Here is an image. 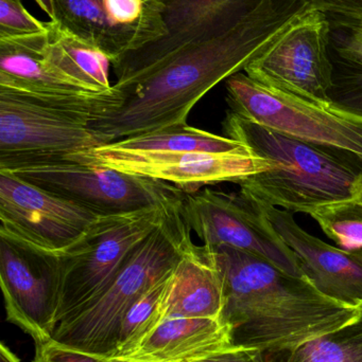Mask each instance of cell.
Listing matches in <instances>:
<instances>
[{
  "instance_id": "603a6c76",
  "label": "cell",
  "mask_w": 362,
  "mask_h": 362,
  "mask_svg": "<svg viewBox=\"0 0 362 362\" xmlns=\"http://www.w3.org/2000/svg\"><path fill=\"white\" fill-rule=\"evenodd\" d=\"M174 270V269H172ZM171 272L151 286L128 310L121 321L114 357H127L136 350L145 338L163 321L162 300ZM113 357V358H114Z\"/></svg>"
},
{
  "instance_id": "4dcf8cb0",
  "label": "cell",
  "mask_w": 362,
  "mask_h": 362,
  "mask_svg": "<svg viewBox=\"0 0 362 362\" xmlns=\"http://www.w3.org/2000/svg\"><path fill=\"white\" fill-rule=\"evenodd\" d=\"M40 8L50 17L53 18V4L52 0H35Z\"/></svg>"
},
{
  "instance_id": "4fadbf2b",
  "label": "cell",
  "mask_w": 362,
  "mask_h": 362,
  "mask_svg": "<svg viewBox=\"0 0 362 362\" xmlns=\"http://www.w3.org/2000/svg\"><path fill=\"white\" fill-rule=\"evenodd\" d=\"M65 159L165 181L186 194L197 193L205 185L238 183L272 168L269 161L253 154L136 152L113 144L74 153Z\"/></svg>"
},
{
  "instance_id": "6da1fadb",
  "label": "cell",
  "mask_w": 362,
  "mask_h": 362,
  "mask_svg": "<svg viewBox=\"0 0 362 362\" xmlns=\"http://www.w3.org/2000/svg\"><path fill=\"white\" fill-rule=\"evenodd\" d=\"M312 8L307 0H261L231 29L188 45L131 80L113 85L123 93V103L89 127L106 144L187 124L208 91L244 70Z\"/></svg>"
},
{
  "instance_id": "30bf717a",
  "label": "cell",
  "mask_w": 362,
  "mask_h": 362,
  "mask_svg": "<svg viewBox=\"0 0 362 362\" xmlns=\"http://www.w3.org/2000/svg\"><path fill=\"white\" fill-rule=\"evenodd\" d=\"M329 40V15L312 8L250 62L244 74L269 88L329 108L333 86Z\"/></svg>"
},
{
  "instance_id": "44dd1931",
  "label": "cell",
  "mask_w": 362,
  "mask_h": 362,
  "mask_svg": "<svg viewBox=\"0 0 362 362\" xmlns=\"http://www.w3.org/2000/svg\"><path fill=\"white\" fill-rule=\"evenodd\" d=\"M136 152H204L214 154H252L237 140L218 136L191 125H179L110 142Z\"/></svg>"
},
{
  "instance_id": "e0dca14e",
  "label": "cell",
  "mask_w": 362,
  "mask_h": 362,
  "mask_svg": "<svg viewBox=\"0 0 362 362\" xmlns=\"http://www.w3.org/2000/svg\"><path fill=\"white\" fill-rule=\"evenodd\" d=\"M225 298L208 249L185 242L162 300V318L220 319Z\"/></svg>"
},
{
  "instance_id": "277c9868",
  "label": "cell",
  "mask_w": 362,
  "mask_h": 362,
  "mask_svg": "<svg viewBox=\"0 0 362 362\" xmlns=\"http://www.w3.org/2000/svg\"><path fill=\"white\" fill-rule=\"evenodd\" d=\"M182 206L183 200L168 210L161 225L134 249L108 289L78 314L61 321L52 339L83 352L115 356L123 317L140 296L174 269L191 238Z\"/></svg>"
},
{
  "instance_id": "ac0fdd59",
  "label": "cell",
  "mask_w": 362,
  "mask_h": 362,
  "mask_svg": "<svg viewBox=\"0 0 362 362\" xmlns=\"http://www.w3.org/2000/svg\"><path fill=\"white\" fill-rule=\"evenodd\" d=\"M52 4L51 21L81 42L106 53L112 64L167 32L157 25L118 27L108 17L104 0H52Z\"/></svg>"
},
{
  "instance_id": "7a4b0ae2",
  "label": "cell",
  "mask_w": 362,
  "mask_h": 362,
  "mask_svg": "<svg viewBox=\"0 0 362 362\" xmlns=\"http://www.w3.org/2000/svg\"><path fill=\"white\" fill-rule=\"evenodd\" d=\"M204 246V245H203ZM205 247L222 283L221 321L232 344L261 353L297 348L356 320L350 308L264 257L230 246Z\"/></svg>"
},
{
  "instance_id": "cb8c5ba5",
  "label": "cell",
  "mask_w": 362,
  "mask_h": 362,
  "mask_svg": "<svg viewBox=\"0 0 362 362\" xmlns=\"http://www.w3.org/2000/svg\"><path fill=\"white\" fill-rule=\"evenodd\" d=\"M308 214L340 248L362 249V202L357 198L325 204Z\"/></svg>"
},
{
  "instance_id": "836d02e7",
  "label": "cell",
  "mask_w": 362,
  "mask_h": 362,
  "mask_svg": "<svg viewBox=\"0 0 362 362\" xmlns=\"http://www.w3.org/2000/svg\"><path fill=\"white\" fill-rule=\"evenodd\" d=\"M351 21H354L355 23H358V25H361V27H362V18L361 19H351Z\"/></svg>"
},
{
  "instance_id": "484cf974",
  "label": "cell",
  "mask_w": 362,
  "mask_h": 362,
  "mask_svg": "<svg viewBox=\"0 0 362 362\" xmlns=\"http://www.w3.org/2000/svg\"><path fill=\"white\" fill-rule=\"evenodd\" d=\"M46 29L47 23L32 16L21 0H0V36L27 35Z\"/></svg>"
},
{
  "instance_id": "4316f807",
  "label": "cell",
  "mask_w": 362,
  "mask_h": 362,
  "mask_svg": "<svg viewBox=\"0 0 362 362\" xmlns=\"http://www.w3.org/2000/svg\"><path fill=\"white\" fill-rule=\"evenodd\" d=\"M33 362H111V359L83 352L51 338L48 341L36 344Z\"/></svg>"
},
{
  "instance_id": "1f68e13d",
  "label": "cell",
  "mask_w": 362,
  "mask_h": 362,
  "mask_svg": "<svg viewBox=\"0 0 362 362\" xmlns=\"http://www.w3.org/2000/svg\"><path fill=\"white\" fill-rule=\"evenodd\" d=\"M110 359L111 362H159L150 361H140V359L129 358V357H114V358Z\"/></svg>"
},
{
  "instance_id": "9c48e42d",
  "label": "cell",
  "mask_w": 362,
  "mask_h": 362,
  "mask_svg": "<svg viewBox=\"0 0 362 362\" xmlns=\"http://www.w3.org/2000/svg\"><path fill=\"white\" fill-rule=\"evenodd\" d=\"M6 171L104 215L165 206L186 194L165 181L65 158L25 163Z\"/></svg>"
},
{
  "instance_id": "ffe728a7",
  "label": "cell",
  "mask_w": 362,
  "mask_h": 362,
  "mask_svg": "<svg viewBox=\"0 0 362 362\" xmlns=\"http://www.w3.org/2000/svg\"><path fill=\"white\" fill-rule=\"evenodd\" d=\"M329 21L333 64L329 110L362 123V27L351 19L329 17Z\"/></svg>"
},
{
  "instance_id": "e575fe53",
  "label": "cell",
  "mask_w": 362,
  "mask_h": 362,
  "mask_svg": "<svg viewBox=\"0 0 362 362\" xmlns=\"http://www.w3.org/2000/svg\"><path fill=\"white\" fill-rule=\"evenodd\" d=\"M146 1H148V2H157V4H159V0H146Z\"/></svg>"
},
{
  "instance_id": "9a60e30c",
  "label": "cell",
  "mask_w": 362,
  "mask_h": 362,
  "mask_svg": "<svg viewBox=\"0 0 362 362\" xmlns=\"http://www.w3.org/2000/svg\"><path fill=\"white\" fill-rule=\"evenodd\" d=\"M0 284L6 319L33 338H52L57 325V262L34 257L0 238Z\"/></svg>"
},
{
  "instance_id": "f546056e",
  "label": "cell",
  "mask_w": 362,
  "mask_h": 362,
  "mask_svg": "<svg viewBox=\"0 0 362 362\" xmlns=\"http://www.w3.org/2000/svg\"><path fill=\"white\" fill-rule=\"evenodd\" d=\"M0 362H21L18 357L11 352L10 349L6 346V344H1L0 346Z\"/></svg>"
},
{
  "instance_id": "8992f818",
  "label": "cell",
  "mask_w": 362,
  "mask_h": 362,
  "mask_svg": "<svg viewBox=\"0 0 362 362\" xmlns=\"http://www.w3.org/2000/svg\"><path fill=\"white\" fill-rule=\"evenodd\" d=\"M108 215L0 170V238L57 262Z\"/></svg>"
},
{
  "instance_id": "d6986e66",
  "label": "cell",
  "mask_w": 362,
  "mask_h": 362,
  "mask_svg": "<svg viewBox=\"0 0 362 362\" xmlns=\"http://www.w3.org/2000/svg\"><path fill=\"white\" fill-rule=\"evenodd\" d=\"M234 346L231 332L221 319L169 318L151 332L129 358L185 362Z\"/></svg>"
},
{
  "instance_id": "5b68a950",
  "label": "cell",
  "mask_w": 362,
  "mask_h": 362,
  "mask_svg": "<svg viewBox=\"0 0 362 362\" xmlns=\"http://www.w3.org/2000/svg\"><path fill=\"white\" fill-rule=\"evenodd\" d=\"M108 215L65 257L57 262V321L70 318L101 296L120 272L134 249L148 238L174 204Z\"/></svg>"
},
{
  "instance_id": "f1b7e54d",
  "label": "cell",
  "mask_w": 362,
  "mask_h": 362,
  "mask_svg": "<svg viewBox=\"0 0 362 362\" xmlns=\"http://www.w3.org/2000/svg\"><path fill=\"white\" fill-rule=\"evenodd\" d=\"M185 362H267V358L265 353L259 351L231 346V348L212 353L202 358Z\"/></svg>"
},
{
  "instance_id": "ba28073f",
  "label": "cell",
  "mask_w": 362,
  "mask_h": 362,
  "mask_svg": "<svg viewBox=\"0 0 362 362\" xmlns=\"http://www.w3.org/2000/svg\"><path fill=\"white\" fill-rule=\"evenodd\" d=\"M81 110L0 89V170L103 146Z\"/></svg>"
},
{
  "instance_id": "d6a6232c",
  "label": "cell",
  "mask_w": 362,
  "mask_h": 362,
  "mask_svg": "<svg viewBox=\"0 0 362 362\" xmlns=\"http://www.w3.org/2000/svg\"><path fill=\"white\" fill-rule=\"evenodd\" d=\"M356 198L359 202H362V180L361 181V183H359L358 187H357Z\"/></svg>"
},
{
  "instance_id": "7402d4cb",
  "label": "cell",
  "mask_w": 362,
  "mask_h": 362,
  "mask_svg": "<svg viewBox=\"0 0 362 362\" xmlns=\"http://www.w3.org/2000/svg\"><path fill=\"white\" fill-rule=\"evenodd\" d=\"M266 358L267 362H362V313L341 329L291 350L267 353Z\"/></svg>"
},
{
  "instance_id": "8fae6325",
  "label": "cell",
  "mask_w": 362,
  "mask_h": 362,
  "mask_svg": "<svg viewBox=\"0 0 362 362\" xmlns=\"http://www.w3.org/2000/svg\"><path fill=\"white\" fill-rule=\"evenodd\" d=\"M230 110L290 137L352 153L362 160V123L269 88L237 72L225 81Z\"/></svg>"
},
{
  "instance_id": "7c38bea8",
  "label": "cell",
  "mask_w": 362,
  "mask_h": 362,
  "mask_svg": "<svg viewBox=\"0 0 362 362\" xmlns=\"http://www.w3.org/2000/svg\"><path fill=\"white\" fill-rule=\"evenodd\" d=\"M183 215L204 246H230L269 261L304 278L295 255L283 242L261 206L240 193L205 189L185 194Z\"/></svg>"
},
{
  "instance_id": "2e32d148",
  "label": "cell",
  "mask_w": 362,
  "mask_h": 362,
  "mask_svg": "<svg viewBox=\"0 0 362 362\" xmlns=\"http://www.w3.org/2000/svg\"><path fill=\"white\" fill-rule=\"evenodd\" d=\"M255 202L317 291L344 305L362 308V249L348 251L331 246L302 229L289 211Z\"/></svg>"
},
{
  "instance_id": "5bb4252c",
  "label": "cell",
  "mask_w": 362,
  "mask_h": 362,
  "mask_svg": "<svg viewBox=\"0 0 362 362\" xmlns=\"http://www.w3.org/2000/svg\"><path fill=\"white\" fill-rule=\"evenodd\" d=\"M261 0H159L167 33L125 53L112 64L115 84H121L150 69L188 45L231 29Z\"/></svg>"
},
{
  "instance_id": "52a82bcc",
  "label": "cell",
  "mask_w": 362,
  "mask_h": 362,
  "mask_svg": "<svg viewBox=\"0 0 362 362\" xmlns=\"http://www.w3.org/2000/svg\"><path fill=\"white\" fill-rule=\"evenodd\" d=\"M0 89L42 101L106 112L118 91H100L64 50L52 21L38 33L0 36Z\"/></svg>"
},
{
  "instance_id": "83f0119b",
  "label": "cell",
  "mask_w": 362,
  "mask_h": 362,
  "mask_svg": "<svg viewBox=\"0 0 362 362\" xmlns=\"http://www.w3.org/2000/svg\"><path fill=\"white\" fill-rule=\"evenodd\" d=\"M315 8L329 17L361 19L362 0H307Z\"/></svg>"
},
{
  "instance_id": "3957f363",
  "label": "cell",
  "mask_w": 362,
  "mask_h": 362,
  "mask_svg": "<svg viewBox=\"0 0 362 362\" xmlns=\"http://www.w3.org/2000/svg\"><path fill=\"white\" fill-rule=\"evenodd\" d=\"M222 129L225 137L242 142L272 165L237 183L240 193L255 202L308 214L319 206L356 198L362 160L352 153L290 137L231 110Z\"/></svg>"
},
{
  "instance_id": "d4e9b609",
  "label": "cell",
  "mask_w": 362,
  "mask_h": 362,
  "mask_svg": "<svg viewBox=\"0 0 362 362\" xmlns=\"http://www.w3.org/2000/svg\"><path fill=\"white\" fill-rule=\"evenodd\" d=\"M53 23L60 44L68 53L81 74L100 91H110L113 85H111L108 78V67L112 63L108 55L96 47L81 42L74 36L60 29L55 23Z\"/></svg>"
}]
</instances>
